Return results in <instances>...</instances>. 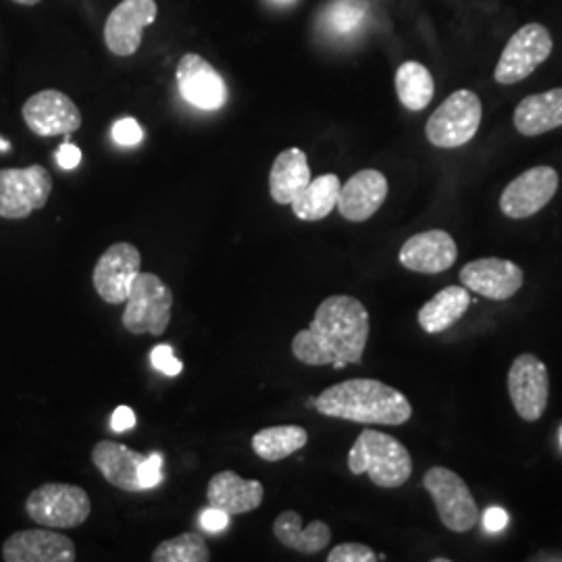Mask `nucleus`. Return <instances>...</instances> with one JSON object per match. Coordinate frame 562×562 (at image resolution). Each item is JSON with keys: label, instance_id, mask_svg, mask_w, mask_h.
Here are the masks:
<instances>
[{"label": "nucleus", "instance_id": "nucleus-1", "mask_svg": "<svg viewBox=\"0 0 562 562\" xmlns=\"http://www.w3.org/2000/svg\"><path fill=\"white\" fill-rule=\"evenodd\" d=\"M369 340V313L364 304L352 296H329L319 304L308 329H302L292 340L296 361L323 364H361Z\"/></svg>", "mask_w": 562, "mask_h": 562}, {"label": "nucleus", "instance_id": "nucleus-2", "mask_svg": "<svg viewBox=\"0 0 562 562\" xmlns=\"http://www.w3.org/2000/svg\"><path fill=\"white\" fill-rule=\"evenodd\" d=\"M315 408L341 422L362 425H402L413 417V406L401 390L378 380H346L315 398Z\"/></svg>", "mask_w": 562, "mask_h": 562}, {"label": "nucleus", "instance_id": "nucleus-3", "mask_svg": "<svg viewBox=\"0 0 562 562\" xmlns=\"http://www.w3.org/2000/svg\"><path fill=\"white\" fill-rule=\"evenodd\" d=\"M348 469L352 475H369L383 490H394L408 482L413 459L404 443L396 438L364 429L348 452Z\"/></svg>", "mask_w": 562, "mask_h": 562}, {"label": "nucleus", "instance_id": "nucleus-4", "mask_svg": "<svg viewBox=\"0 0 562 562\" xmlns=\"http://www.w3.org/2000/svg\"><path fill=\"white\" fill-rule=\"evenodd\" d=\"M173 292L155 273H138L130 288L123 311V327L134 334L162 336L171 322Z\"/></svg>", "mask_w": 562, "mask_h": 562}, {"label": "nucleus", "instance_id": "nucleus-5", "mask_svg": "<svg viewBox=\"0 0 562 562\" xmlns=\"http://www.w3.org/2000/svg\"><path fill=\"white\" fill-rule=\"evenodd\" d=\"M25 510L41 527L71 529L90 517L92 503L80 485L44 483L27 496Z\"/></svg>", "mask_w": 562, "mask_h": 562}, {"label": "nucleus", "instance_id": "nucleus-6", "mask_svg": "<svg viewBox=\"0 0 562 562\" xmlns=\"http://www.w3.org/2000/svg\"><path fill=\"white\" fill-rule=\"evenodd\" d=\"M482 101L471 90H457L434 111L425 136L438 148H459L473 140L482 125Z\"/></svg>", "mask_w": 562, "mask_h": 562}, {"label": "nucleus", "instance_id": "nucleus-7", "mask_svg": "<svg viewBox=\"0 0 562 562\" xmlns=\"http://www.w3.org/2000/svg\"><path fill=\"white\" fill-rule=\"evenodd\" d=\"M423 487L434 498L438 517L446 529L467 533L480 522V508L461 475L446 467H431L423 475Z\"/></svg>", "mask_w": 562, "mask_h": 562}, {"label": "nucleus", "instance_id": "nucleus-8", "mask_svg": "<svg viewBox=\"0 0 562 562\" xmlns=\"http://www.w3.org/2000/svg\"><path fill=\"white\" fill-rule=\"evenodd\" d=\"M53 192V178L42 165L23 169H0V217L25 220L46 206Z\"/></svg>", "mask_w": 562, "mask_h": 562}, {"label": "nucleus", "instance_id": "nucleus-9", "mask_svg": "<svg viewBox=\"0 0 562 562\" xmlns=\"http://www.w3.org/2000/svg\"><path fill=\"white\" fill-rule=\"evenodd\" d=\"M552 36L542 23H527L504 46L503 57L494 69V80L513 86L529 78L552 53Z\"/></svg>", "mask_w": 562, "mask_h": 562}, {"label": "nucleus", "instance_id": "nucleus-10", "mask_svg": "<svg viewBox=\"0 0 562 562\" xmlns=\"http://www.w3.org/2000/svg\"><path fill=\"white\" fill-rule=\"evenodd\" d=\"M508 396L522 422H540L548 406V367L536 355H519L508 371Z\"/></svg>", "mask_w": 562, "mask_h": 562}, {"label": "nucleus", "instance_id": "nucleus-11", "mask_svg": "<svg viewBox=\"0 0 562 562\" xmlns=\"http://www.w3.org/2000/svg\"><path fill=\"white\" fill-rule=\"evenodd\" d=\"M559 173L552 167H531L504 188L501 209L508 220H527L540 213L559 190Z\"/></svg>", "mask_w": 562, "mask_h": 562}, {"label": "nucleus", "instance_id": "nucleus-12", "mask_svg": "<svg viewBox=\"0 0 562 562\" xmlns=\"http://www.w3.org/2000/svg\"><path fill=\"white\" fill-rule=\"evenodd\" d=\"M21 115L25 125L41 138L69 136L81 127V113L78 104L59 90H42L30 97Z\"/></svg>", "mask_w": 562, "mask_h": 562}, {"label": "nucleus", "instance_id": "nucleus-13", "mask_svg": "<svg viewBox=\"0 0 562 562\" xmlns=\"http://www.w3.org/2000/svg\"><path fill=\"white\" fill-rule=\"evenodd\" d=\"M140 269V250L134 244L120 241L109 246L92 273L99 296L106 304H123Z\"/></svg>", "mask_w": 562, "mask_h": 562}, {"label": "nucleus", "instance_id": "nucleus-14", "mask_svg": "<svg viewBox=\"0 0 562 562\" xmlns=\"http://www.w3.org/2000/svg\"><path fill=\"white\" fill-rule=\"evenodd\" d=\"M176 80L181 99L201 111H220L227 101V86L222 74L201 55H183L178 63Z\"/></svg>", "mask_w": 562, "mask_h": 562}, {"label": "nucleus", "instance_id": "nucleus-15", "mask_svg": "<svg viewBox=\"0 0 562 562\" xmlns=\"http://www.w3.org/2000/svg\"><path fill=\"white\" fill-rule=\"evenodd\" d=\"M155 20V0H121L104 23L106 48L117 57H132L140 48L144 27Z\"/></svg>", "mask_w": 562, "mask_h": 562}, {"label": "nucleus", "instance_id": "nucleus-16", "mask_svg": "<svg viewBox=\"0 0 562 562\" xmlns=\"http://www.w3.org/2000/svg\"><path fill=\"white\" fill-rule=\"evenodd\" d=\"M76 543L59 531L23 529L2 543V559L7 562H74Z\"/></svg>", "mask_w": 562, "mask_h": 562}, {"label": "nucleus", "instance_id": "nucleus-17", "mask_svg": "<svg viewBox=\"0 0 562 562\" xmlns=\"http://www.w3.org/2000/svg\"><path fill=\"white\" fill-rule=\"evenodd\" d=\"M522 269L506 259H477L462 267L461 281L467 290L477 292L490 301H508L521 290Z\"/></svg>", "mask_w": 562, "mask_h": 562}, {"label": "nucleus", "instance_id": "nucleus-18", "mask_svg": "<svg viewBox=\"0 0 562 562\" xmlns=\"http://www.w3.org/2000/svg\"><path fill=\"white\" fill-rule=\"evenodd\" d=\"M457 257H459L457 241L443 229H429L423 234H415L413 238L404 241L398 255L402 267L425 276L448 271L457 262Z\"/></svg>", "mask_w": 562, "mask_h": 562}, {"label": "nucleus", "instance_id": "nucleus-19", "mask_svg": "<svg viewBox=\"0 0 562 562\" xmlns=\"http://www.w3.org/2000/svg\"><path fill=\"white\" fill-rule=\"evenodd\" d=\"M387 199V180L378 169H362L340 188L336 209L346 222L371 220Z\"/></svg>", "mask_w": 562, "mask_h": 562}, {"label": "nucleus", "instance_id": "nucleus-20", "mask_svg": "<svg viewBox=\"0 0 562 562\" xmlns=\"http://www.w3.org/2000/svg\"><path fill=\"white\" fill-rule=\"evenodd\" d=\"M144 459L146 454L113 440H102L92 450V462L102 477L125 492H142L140 464Z\"/></svg>", "mask_w": 562, "mask_h": 562}, {"label": "nucleus", "instance_id": "nucleus-21", "mask_svg": "<svg viewBox=\"0 0 562 562\" xmlns=\"http://www.w3.org/2000/svg\"><path fill=\"white\" fill-rule=\"evenodd\" d=\"M265 487L261 482L241 480L234 471L217 473L206 487L209 506L222 508L229 517L257 510L262 504Z\"/></svg>", "mask_w": 562, "mask_h": 562}, {"label": "nucleus", "instance_id": "nucleus-22", "mask_svg": "<svg viewBox=\"0 0 562 562\" xmlns=\"http://www.w3.org/2000/svg\"><path fill=\"white\" fill-rule=\"evenodd\" d=\"M513 121L517 132L527 138H536L562 127V88L525 97Z\"/></svg>", "mask_w": 562, "mask_h": 562}, {"label": "nucleus", "instance_id": "nucleus-23", "mask_svg": "<svg viewBox=\"0 0 562 562\" xmlns=\"http://www.w3.org/2000/svg\"><path fill=\"white\" fill-rule=\"evenodd\" d=\"M311 180L306 155L301 148H288L273 161L269 173V194L278 204H292Z\"/></svg>", "mask_w": 562, "mask_h": 562}, {"label": "nucleus", "instance_id": "nucleus-24", "mask_svg": "<svg viewBox=\"0 0 562 562\" xmlns=\"http://www.w3.org/2000/svg\"><path fill=\"white\" fill-rule=\"evenodd\" d=\"M273 536L285 548H292L301 554H317L331 542V529L323 521H313L302 527V517L296 510H283L273 521Z\"/></svg>", "mask_w": 562, "mask_h": 562}, {"label": "nucleus", "instance_id": "nucleus-25", "mask_svg": "<svg viewBox=\"0 0 562 562\" xmlns=\"http://www.w3.org/2000/svg\"><path fill=\"white\" fill-rule=\"evenodd\" d=\"M469 290L464 285H448L419 311V325L427 334H442L469 311Z\"/></svg>", "mask_w": 562, "mask_h": 562}, {"label": "nucleus", "instance_id": "nucleus-26", "mask_svg": "<svg viewBox=\"0 0 562 562\" xmlns=\"http://www.w3.org/2000/svg\"><path fill=\"white\" fill-rule=\"evenodd\" d=\"M341 181L334 173H325L308 186L292 201V211L301 222H322L338 204Z\"/></svg>", "mask_w": 562, "mask_h": 562}, {"label": "nucleus", "instance_id": "nucleus-27", "mask_svg": "<svg viewBox=\"0 0 562 562\" xmlns=\"http://www.w3.org/2000/svg\"><path fill=\"white\" fill-rule=\"evenodd\" d=\"M308 442V431L301 425L267 427L252 438V450L262 461H283L296 454Z\"/></svg>", "mask_w": 562, "mask_h": 562}, {"label": "nucleus", "instance_id": "nucleus-28", "mask_svg": "<svg viewBox=\"0 0 562 562\" xmlns=\"http://www.w3.org/2000/svg\"><path fill=\"white\" fill-rule=\"evenodd\" d=\"M396 94L408 111H423L436 94L429 69L417 60L402 63L396 71Z\"/></svg>", "mask_w": 562, "mask_h": 562}, {"label": "nucleus", "instance_id": "nucleus-29", "mask_svg": "<svg viewBox=\"0 0 562 562\" xmlns=\"http://www.w3.org/2000/svg\"><path fill=\"white\" fill-rule=\"evenodd\" d=\"M153 562H209V546L199 533L186 531L178 538L165 540L153 552Z\"/></svg>", "mask_w": 562, "mask_h": 562}, {"label": "nucleus", "instance_id": "nucleus-30", "mask_svg": "<svg viewBox=\"0 0 562 562\" xmlns=\"http://www.w3.org/2000/svg\"><path fill=\"white\" fill-rule=\"evenodd\" d=\"M364 18L367 4L362 0H334L323 13V25L334 36H355Z\"/></svg>", "mask_w": 562, "mask_h": 562}, {"label": "nucleus", "instance_id": "nucleus-31", "mask_svg": "<svg viewBox=\"0 0 562 562\" xmlns=\"http://www.w3.org/2000/svg\"><path fill=\"white\" fill-rule=\"evenodd\" d=\"M378 554L364 543H340L329 554L327 562H375Z\"/></svg>", "mask_w": 562, "mask_h": 562}, {"label": "nucleus", "instance_id": "nucleus-32", "mask_svg": "<svg viewBox=\"0 0 562 562\" xmlns=\"http://www.w3.org/2000/svg\"><path fill=\"white\" fill-rule=\"evenodd\" d=\"M150 361H153V367H155V369H159L161 373L169 375V378H178L181 371H183V364H181V361L176 359L173 348H171L169 344H159V346H155V348H153V352H150Z\"/></svg>", "mask_w": 562, "mask_h": 562}, {"label": "nucleus", "instance_id": "nucleus-33", "mask_svg": "<svg viewBox=\"0 0 562 562\" xmlns=\"http://www.w3.org/2000/svg\"><path fill=\"white\" fill-rule=\"evenodd\" d=\"M111 134H113V140L121 144V146H138L142 138H144V130H142L140 123L132 120V117L115 121Z\"/></svg>", "mask_w": 562, "mask_h": 562}, {"label": "nucleus", "instance_id": "nucleus-34", "mask_svg": "<svg viewBox=\"0 0 562 562\" xmlns=\"http://www.w3.org/2000/svg\"><path fill=\"white\" fill-rule=\"evenodd\" d=\"M162 482V457L161 452H150L140 464L142 490H153Z\"/></svg>", "mask_w": 562, "mask_h": 562}, {"label": "nucleus", "instance_id": "nucleus-35", "mask_svg": "<svg viewBox=\"0 0 562 562\" xmlns=\"http://www.w3.org/2000/svg\"><path fill=\"white\" fill-rule=\"evenodd\" d=\"M201 525L204 531L220 533L223 529H227V525H229V515H227L225 510H222V508L209 506L206 510H202Z\"/></svg>", "mask_w": 562, "mask_h": 562}, {"label": "nucleus", "instance_id": "nucleus-36", "mask_svg": "<svg viewBox=\"0 0 562 562\" xmlns=\"http://www.w3.org/2000/svg\"><path fill=\"white\" fill-rule=\"evenodd\" d=\"M55 159L59 162L60 169L71 171V169H76L81 162V150L76 144H71L69 140L63 142Z\"/></svg>", "mask_w": 562, "mask_h": 562}, {"label": "nucleus", "instance_id": "nucleus-37", "mask_svg": "<svg viewBox=\"0 0 562 562\" xmlns=\"http://www.w3.org/2000/svg\"><path fill=\"white\" fill-rule=\"evenodd\" d=\"M506 525H508V513L501 508V506H490L483 513V527H485V531L501 533Z\"/></svg>", "mask_w": 562, "mask_h": 562}, {"label": "nucleus", "instance_id": "nucleus-38", "mask_svg": "<svg viewBox=\"0 0 562 562\" xmlns=\"http://www.w3.org/2000/svg\"><path fill=\"white\" fill-rule=\"evenodd\" d=\"M134 425H136L134 411H132L130 406H117L115 413H113V417H111V429H113L115 434H123V431L132 429Z\"/></svg>", "mask_w": 562, "mask_h": 562}, {"label": "nucleus", "instance_id": "nucleus-39", "mask_svg": "<svg viewBox=\"0 0 562 562\" xmlns=\"http://www.w3.org/2000/svg\"><path fill=\"white\" fill-rule=\"evenodd\" d=\"M13 2H18V4H25V7H34V4H38L41 0H13Z\"/></svg>", "mask_w": 562, "mask_h": 562}, {"label": "nucleus", "instance_id": "nucleus-40", "mask_svg": "<svg viewBox=\"0 0 562 562\" xmlns=\"http://www.w3.org/2000/svg\"><path fill=\"white\" fill-rule=\"evenodd\" d=\"M9 148H11V144H9V142H4V140H2V138H0V153H4V150H9Z\"/></svg>", "mask_w": 562, "mask_h": 562}, {"label": "nucleus", "instance_id": "nucleus-41", "mask_svg": "<svg viewBox=\"0 0 562 562\" xmlns=\"http://www.w3.org/2000/svg\"><path fill=\"white\" fill-rule=\"evenodd\" d=\"M306 406H311V408H315V398H308V401H306Z\"/></svg>", "mask_w": 562, "mask_h": 562}, {"label": "nucleus", "instance_id": "nucleus-42", "mask_svg": "<svg viewBox=\"0 0 562 562\" xmlns=\"http://www.w3.org/2000/svg\"><path fill=\"white\" fill-rule=\"evenodd\" d=\"M434 562H450V559H434Z\"/></svg>", "mask_w": 562, "mask_h": 562}, {"label": "nucleus", "instance_id": "nucleus-43", "mask_svg": "<svg viewBox=\"0 0 562 562\" xmlns=\"http://www.w3.org/2000/svg\"><path fill=\"white\" fill-rule=\"evenodd\" d=\"M561 443H562V429H561Z\"/></svg>", "mask_w": 562, "mask_h": 562}]
</instances>
